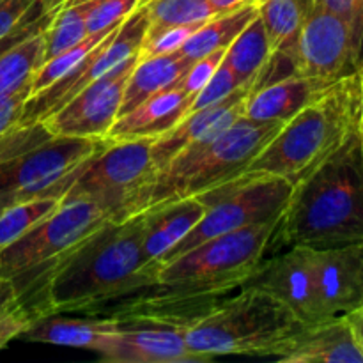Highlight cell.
<instances>
[{
  "label": "cell",
  "mask_w": 363,
  "mask_h": 363,
  "mask_svg": "<svg viewBox=\"0 0 363 363\" xmlns=\"http://www.w3.org/2000/svg\"><path fill=\"white\" fill-rule=\"evenodd\" d=\"M155 284L142 252V215L106 220L18 301L32 321L48 314H94L105 305Z\"/></svg>",
  "instance_id": "1"
},
{
  "label": "cell",
  "mask_w": 363,
  "mask_h": 363,
  "mask_svg": "<svg viewBox=\"0 0 363 363\" xmlns=\"http://www.w3.org/2000/svg\"><path fill=\"white\" fill-rule=\"evenodd\" d=\"M363 240V165L358 128L293 183L275 245L328 248Z\"/></svg>",
  "instance_id": "2"
},
{
  "label": "cell",
  "mask_w": 363,
  "mask_h": 363,
  "mask_svg": "<svg viewBox=\"0 0 363 363\" xmlns=\"http://www.w3.org/2000/svg\"><path fill=\"white\" fill-rule=\"evenodd\" d=\"M362 112L360 71L325 89L284 123L243 174H266L296 183L353 135Z\"/></svg>",
  "instance_id": "3"
},
{
  "label": "cell",
  "mask_w": 363,
  "mask_h": 363,
  "mask_svg": "<svg viewBox=\"0 0 363 363\" xmlns=\"http://www.w3.org/2000/svg\"><path fill=\"white\" fill-rule=\"evenodd\" d=\"M284 123H257L240 117L233 126L204 144L179 152L156 170L124 206L121 218L145 211L156 204L197 197L227 181L236 179L273 138Z\"/></svg>",
  "instance_id": "4"
},
{
  "label": "cell",
  "mask_w": 363,
  "mask_h": 363,
  "mask_svg": "<svg viewBox=\"0 0 363 363\" xmlns=\"http://www.w3.org/2000/svg\"><path fill=\"white\" fill-rule=\"evenodd\" d=\"M301 328L303 323L272 294L241 287L191 319L184 337L202 362L229 354L279 360Z\"/></svg>",
  "instance_id": "5"
},
{
  "label": "cell",
  "mask_w": 363,
  "mask_h": 363,
  "mask_svg": "<svg viewBox=\"0 0 363 363\" xmlns=\"http://www.w3.org/2000/svg\"><path fill=\"white\" fill-rule=\"evenodd\" d=\"M105 140L53 135L45 123L18 124L0 137V213L34 197H55L60 181Z\"/></svg>",
  "instance_id": "6"
},
{
  "label": "cell",
  "mask_w": 363,
  "mask_h": 363,
  "mask_svg": "<svg viewBox=\"0 0 363 363\" xmlns=\"http://www.w3.org/2000/svg\"><path fill=\"white\" fill-rule=\"evenodd\" d=\"M293 183L284 177L266 174H241L236 179L227 181L206 194L197 195L206 206L201 222L170 248L152 268V275L160 266L167 264L177 255L191 250L197 245L257 223L273 222L282 216L289 202ZM156 282V280H155Z\"/></svg>",
  "instance_id": "7"
},
{
  "label": "cell",
  "mask_w": 363,
  "mask_h": 363,
  "mask_svg": "<svg viewBox=\"0 0 363 363\" xmlns=\"http://www.w3.org/2000/svg\"><path fill=\"white\" fill-rule=\"evenodd\" d=\"M152 140L110 142L71 170L55 191L62 204L87 201L101 208L110 220H119L135 191L156 172Z\"/></svg>",
  "instance_id": "8"
},
{
  "label": "cell",
  "mask_w": 363,
  "mask_h": 363,
  "mask_svg": "<svg viewBox=\"0 0 363 363\" xmlns=\"http://www.w3.org/2000/svg\"><path fill=\"white\" fill-rule=\"evenodd\" d=\"M106 220L110 216L92 202L60 204L38 225L0 248V279L11 280L16 294L23 293Z\"/></svg>",
  "instance_id": "9"
},
{
  "label": "cell",
  "mask_w": 363,
  "mask_h": 363,
  "mask_svg": "<svg viewBox=\"0 0 363 363\" xmlns=\"http://www.w3.org/2000/svg\"><path fill=\"white\" fill-rule=\"evenodd\" d=\"M147 28L149 13L144 2L117 27L116 32H112L101 45L96 46L84 62L78 64L73 71L48 89L32 94L25 103L20 124L43 123L52 113L62 108L71 98L80 94L92 82L112 71L124 60L138 55L147 35Z\"/></svg>",
  "instance_id": "10"
},
{
  "label": "cell",
  "mask_w": 363,
  "mask_h": 363,
  "mask_svg": "<svg viewBox=\"0 0 363 363\" xmlns=\"http://www.w3.org/2000/svg\"><path fill=\"white\" fill-rule=\"evenodd\" d=\"M291 71L312 80L335 82L363 62V32L347 18L315 4L289 53Z\"/></svg>",
  "instance_id": "11"
},
{
  "label": "cell",
  "mask_w": 363,
  "mask_h": 363,
  "mask_svg": "<svg viewBox=\"0 0 363 363\" xmlns=\"http://www.w3.org/2000/svg\"><path fill=\"white\" fill-rule=\"evenodd\" d=\"M140 53L124 60L106 74L99 77L80 94L45 119V126L60 137H80L105 140L117 121L123 103L124 85Z\"/></svg>",
  "instance_id": "12"
},
{
  "label": "cell",
  "mask_w": 363,
  "mask_h": 363,
  "mask_svg": "<svg viewBox=\"0 0 363 363\" xmlns=\"http://www.w3.org/2000/svg\"><path fill=\"white\" fill-rule=\"evenodd\" d=\"M243 287H254L286 305L303 325L323 321L311 247L293 245L286 252L264 259Z\"/></svg>",
  "instance_id": "13"
},
{
  "label": "cell",
  "mask_w": 363,
  "mask_h": 363,
  "mask_svg": "<svg viewBox=\"0 0 363 363\" xmlns=\"http://www.w3.org/2000/svg\"><path fill=\"white\" fill-rule=\"evenodd\" d=\"M98 354L110 363L202 362L188 346L184 326L145 319H117V332Z\"/></svg>",
  "instance_id": "14"
},
{
  "label": "cell",
  "mask_w": 363,
  "mask_h": 363,
  "mask_svg": "<svg viewBox=\"0 0 363 363\" xmlns=\"http://www.w3.org/2000/svg\"><path fill=\"white\" fill-rule=\"evenodd\" d=\"M312 257L325 318L357 311L363 301V240L312 248Z\"/></svg>",
  "instance_id": "15"
},
{
  "label": "cell",
  "mask_w": 363,
  "mask_h": 363,
  "mask_svg": "<svg viewBox=\"0 0 363 363\" xmlns=\"http://www.w3.org/2000/svg\"><path fill=\"white\" fill-rule=\"evenodd\" d=\"M250 91V87H240L229 98L215 105L191 110L176 126L170 128L162 137L155 138L151 144V158L155 169L160 170L179 152L213 140L222 131L233 126L240 117H243L245 99Z\"/></svg>",
  "instance_id": "16"
},
{
  "label": "cell",
  "mask_w": 363,
  "mask_h": 363,
  "mask_svg": "<svg viewBox=\"0 0 363 363\" xmlns=\"http://www.w3.org/2000/svg\"><path fill=\"white\" fill-rule=\"evenodd\" d=\"M284 363H363V351L350 315H333L303 325L286 353Z\"/></svg>",
  "instance_id": "17"
},
{
  "label": "cell",
  "mask_w": 363,
  "mask_h": 363,
  "mask_svg": "<svg viewBox=\"0 0 363 363\" xmlns=\"http://www.w3.org/2000/svg\"><path fill=\"white\" fill-rule=\"evenodd\" d=\"M194 98L183 91L179 84H172L124 116L117 117L105 140H155L176 126L188 112Z\"/></svg>",
  "instance_id": "18"
},
{
  "label": "cell",
  "mask_w": 363,
  "mask_h": 363,
  "mask_svg": "<svg viewBox=\"0 0 363 363\" xmlns=\"http://www.w3.org/2000/svg\"><path fill=\"white\" fill-rule=\"evenodd\" d=\"M204 213L206 206L197 197L177 199L140 211L142 252L147 273L152 275L156 262L201 222Z\"/></svg>",
  "instance_id": "19"
},
{
  "label": "cell",
  "mask_w": 363,
  "mask_h": 363,
  "mask_svg": "<svg viewBox=\"0 0 363 363\" xmlns=\"http://www.w3.org/2000/svg\"><path fill=\"white\" fill-rule=\"evenodd\" d=\"M332 84L298 74L266 82L248 92L243 117L257 123H287Z\"/></svg>",
  "instance_id": "20"
},
{
  "label": "cell",
  "mask_w": 363,
  "mask_h": 363,
  "mask_svg": "<svg viewBox=\"0 0 363 363\" xmlns=\"http://www.w3.org/2000/svg\"><path fill=\"white\" fill-rule=\"evenodd\" d=\"M55 11H43L0 41V96L28 82L45 60V28Z\"/></svg>",
  "instance_id": "21"
},
{
  "label": "cell",
  "mask_w": 363,
  "mask_h": 363,
  "mask_svg": "<svg viewBox=\"0 0 363 363\" xmlns=\"http://www.w3.org/2000/svg\"><path fill=\"white\" fill-rule=\"evenodd\" d=\"M117 332V319L110 315L69 318L66 314H48L32 321L23 339L28 342L78 347L99 353Z\"/></svg>",
  "instance_id": "22"
},
{
  "label": "cell",
  "mask_w": 363,
  "mask_h": 363,
  "mask_svg": "<svg viewBox=\"0 0 363 363\" xmlns=\"http://www.w3.org/2000/svg\"><path fill=\"white\" fill-rule=\"evenodd\" d=\"M190 64L191 62H188L179 52L167 53V55L138 57L124 85L119 117L140 105L149 96L176 84L183 77L184 71L190 67Z\"/></svg>",
  "instance_id": "23"
},
{
  "label": "cell",
  "mask_w": 363,
  "mask_h": 363,
  "mask_svg": "<svg viewBox=\"0 0 363 363\" xmlns=\"http://www.w3.org/2000/svg\"><path fill=\"white\" fill-rule=\"evenodd\" d=\"M315 4L318 0H255L257 16L268 35L272 57L289 62L291 50L315 9Z\"/></svg>",
  "instance_id": "24"
},
{
  "label": "cell",
  "mask_w": 363,
  "mask_h": 363,
  "mask_svg": "<svg viewBox=\"0 0 363 363\" xmlns=\"http://www.w3.org/2000/svg\"><path fill=\"white\" fill-rule=\"evenodd\" d=\"M257 16L255 2L245 4L238 9L227 11L204 21L201 27L195 28L194 34L181 46L179 53L188 60L195 62L201 57L209 55L218 50H227L230 43L240 35V32Z\"/></svg>",
  "instance_id": "25"
},
{
  "label": "cell",
  "mask_w": 363,
  "mask_h": 363,
  "mask_svg": "<svg viewBox=\"0 0 363 363\" xmlns=\"http://www.w3.org/2000/svg\"><path fill=\"white\" fill-rule=\"evenodd\" d=\"M272 60L268 35L259 16H255L229 45L223 62L230 67L241 85L254 89Z\"/></svg>",
  "instance_id": "26"
},
{
  "label": "cell",
  "mask_w": 363,
  "mask_h": 363,
  "mask_svg": "<svg viewBox=\"0 0 363 363\" xmlns=\"http://www.w3.org/2000/svg\"><path fill=\"white\" fill-rule=\"evenodd\" d=\"M91 6L92 0L66 4L53 14L48 27L45 28V60L87 38V16Z\"/></svg>",
  "instance_id": "27"
},
{
  "label": "cell",
  "mask_w": 363,
  "mask_h": 363,
  "mask_svg": "<svg viewBox=\"0 0 363 363\" xmlns=\"http://www.w3.org/2000/svg\"><path fill=\"white\" fill-rule=\"evenodd\" d=\"M149 28L145 38L179 25H202L216 16L208 0H147Z\"/></svg>",
  "instance_id": "28"
},
{
  "label": "cell",
  "mask_w": 363,
  "mask_h": 363,
  "mask_svg": "<svg viewBox=\"0 0 363 363\" xmlns=\"http://www.w3.org/2000/svg\"><path fill=\"white\" fill-rule=\"evenodd\" d=\"M119 25L108 28V30L89 34L87 38L82 39L80 43H77V45L71 46V48L64 50V52L53 55L52 59L45 60V62L35 69V73L32 74V80H30L32 94H38V92L45 91V89H48L50 85L55 84L57 80L66 77L69 71H73L78 64H82L89 55H91L92 50H94L96 46L101 45V43L105 41L112 32H116Z\"/></svg>",
  "instance_id": "29"
},
{
  "label": "cell",
  "mask_w": 363,
  "mask_h": 363,
  "mask_svg": "<svg viewBox=\"0 0 363 363\" xmlns=\"http://www.w3.org/2000/svg\"><path fill=\"white\" fill-rule=\"evenodd\" d=\"M62 204L59 197H34L18 202L0 213V248L7 247L14 240L38 225L41 220L52 215Z\"/></svg>",
  "instance_id": "30"
},
{
  "label": "cell",
  "mask_w": 363,
  "mask_h": 363,
  "mask_svg": "<svg viewBox=\"0 0 363 363\" xmlns=\"http://www.w3.org/2000/svg\"><path fill=\"white\" fill-rule=\"evenodd\" d=\"M144 2L147 0H92L87 16V32L96 34L123 23Z\"/></svg>",
  "instance_id": "31"
},
{
  "label": "cell",
  "mask_w": 363,
  "mask_h": 363,
  "mask_svg": "<svg viewBox=\"0 0 363 363\" xmlns=\"http://www.w3.org/2000/svg\"><path fill=\"white\" fill-rule=\"evenodd\" d=\"M240 87H245L238 82V78L234 77V73L230 71V67L227 66L225 62H220L218 69L215 71L211 78H209L208 84L201 89L197 96L194 98L190 106L191 110H199V108H206V106H211L215 103L222 101V99L229 98L234 91H238Z\"/></svg>",
  "instance_id": "32"
},
{
  "label": "cell",
  "mask_w": 363,
  "mask_h": 363,
  "mask_svg": "<svg viewBox=\"0 0 363 363\" xmlns=\"http://www.w3.org/2000/svg\"><path fill=\"white\" fill-rule=\"evenodd\" d=\"M197 27H201V25H179V27L165 28V30L151 35V38H145L140 50V57L167 55V53L179 52L181 46L186 43V39L194 34Z\"/></svg>",
  "instance_id": "33"
},
{
  "label": "cell",
  "mask_w": 363,
  "mask_h": 363,
  "mask_svg": "<svg viewBox=\"0 0 363 363\" xmlns=\"http://www.w3.org/2000/svg\"><path fill=\"white\" fill-rule=\"evenodd\" d=\"M223 55H225V50H218V52H213L209 55L197 59L195 62L190 64V67L184 71L183 77L177 80V84L183 87V91L188 96L195 98L201 92V89L208 84L209 78L215 74V71L218 69L220 62L223 60Z\"/></svg>",
  "instance_id": "34"
},
{
  "label": "cell",
  "mask_w": 363,
  "mask_h": 363,
  "mask_svg": "<svg viewBox=\"0 0 363 363\" xmlns=\"http://www.w3.org/2000/svg\"><path fill=\"white\" fill-rule=\"evenodd\" d=\"M30 80L21 84L14 91L0 96V137L20 124L21 116H23L25 103H27V99L32 94Z\"/></svg>",
  "instance_id": "35"
},
{
  "label": "cell",
  "mask_w": 363,
  "mask_h": 363,
  "mask_svg": "<svg viewBox=\"0 0 363 363\" xmlns=\"http://www.w3.org/2000/svg\"><path fill=\"white\" fill-rule=\"evenodd\" d=\"M30 325L32 318L18 300L6 307H0V350H4L11 340L23 335Z\"/></svg>",
  "instance_id": "36"
},
{
  "label": "cell",
  "mask_w": 363,
  "mask_h": 363,
  "mask_svg": "<svg viewBox=\"0 0 363 363\" xmlns=\"http://www.w3.org/2000/svg\"><path fill=\"white\" fill-rule=\"evenodd\" d=\"M318 4L347 18L358 30L363 32V0H318Z\"/></svg>",
  "instance_id": "37"
},
{
  "label": "cell",
  "mask_w": 363,
  "mask_h": 363,
  "mask_svg": "<svg viewBox=\"0 0 363 363\" xmlns=\"http://www.w3.org/2000/svg\"><path fill=\"white\" fill-rule=\"evenodd\" d=\"M211 4V7L215 9L216 14L227 13V11L238 9V7L245 6V4L255 2V0H208Z\"/></svg>",
  "instance_id": "38"
},
{
  "label": "cell",
  "mask_w": 363,
  "mask_h": 363,
  "mask_svg": "<svg viewBox=\"0 0 363 363\" xmlns=\"http://www.w3.org/2000/svg\"><path fill=\"white\" fill-rule=\"evenodd\" d=\"M18 300L16 289H14L13 282L11 280H2L0 279V307H6V305L14 303Z\"/></svg>",
  "instance_id": "39"
},
{
  "label": "cell",
  "mask_w": 363,
  "mask_h": 363,
  "mask_svg": "<svg viewBox=\"0 0 363 363\" xmlns=\"http://www.w3.org/2000/svg\"><path fill=\"white\" fill-rule=\"evenodd\" d=\"M350 321L353 325L354 335H357L358 344H360L362 351H363V314H358V312H350Z\"/></svg>",
  "instance_id": "40"
},
{
  "label": "cell",
  "mask_w": 363,
  "mask_h": 363,
  "mask_svg": "<svg viewBox=\"0 0 363 363\" xmlns=\"http://www.w3.org/2000/svg\"><path fill=\"white\" fill-rule=\"evenodd\" d=\"M358 138H360V151H362V165H363V105H362L360 119H358Z\"/></svg>",
  "instance_id": "41"
},
{
  "label": "cell",
  "mask_w": 363,
  "mask_h": 363,
  "mask_svg": "<svg viewBox=\"0 0 363 363\" xmlns=\"http://www.w3.org/2000/svg\"><path fill=\"white\" fill-rule=\"evenodd\" d=\"M358 71H360V85H362V105H363V64L360 67H358Z\"/></svg>",
  "instance_id": "42"
},
{
  "label": "cell",
  "mask_w": 363,
  "mask_h": 363,
  "mask_svg": "<svg viewBox=\"0 0 363 363\" xmlns=\"http://www.w3.org/2000/svg\"><path fill=\"white\" fill-rule=\"evenodd\" d=\"M353 312H358V314H363V301H362V305H360V307H358L357 311H353Z\"/></svg>",
  "instance_id": "43"
},
{
  "label": "cell",
  "mask_w": 363,
  "mask_h": 363,
  "mask_svg": "<svg viewBox=\"0 0 363 363\" xmlns=\"http://www.w3.org/2000/svg\"><path fill=\"white\" fill-rule=\"evenodd\" d=\"M55 2H57V4H60V6H66L67 0H55Z\"/></svg>",
  "instance_id": "44"
},
{
  "label": "cell",
  "mask_w": 363,
  "mask_h": 363,
  "mask_svg": "<svg viewBox=\"0 0 363 363\" xmlns=\"http://www.w3.org/2000/svg\"><path fill=\"white\" fill-rule=\"evenodd\" d=\"M77 2H84V0H67L66 4H77Z\"/></svg>",
  "instance_id": "45"
},
{
  "label": "cell",
  "mask_w": 363,
  "mask_h": 363,
  "mask_svg": "<svg viewBox=\"0 0 363 363\" xmlns=\"http://www.w3.org/2000/svg\"><path fill=\"white\" fill-rule=\"evenodd\" d=\"M362 64H363V62H362Z\"/></svg>",
  "instance_id": "46"
}]
</instances>
